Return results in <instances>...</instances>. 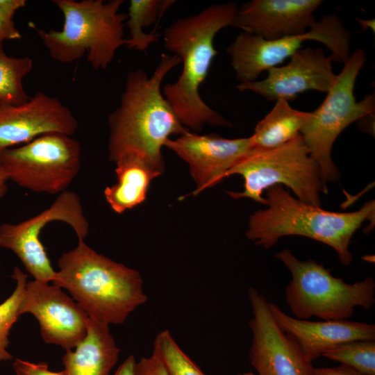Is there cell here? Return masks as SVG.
<instances>
[{
  "label": "cell",
  "mask_w": 375,
  "mask_h": 375,
  "mask_svg": "<svg viewBox=\"0 0 375 375\" xmlns=\"http://www.w3.org/2000/svg\"><path fill=\"white\" fill-rule=\"evenodd\" d=\"M180 64L178 56L163 53L151 76L142 69L127 74L119 106L108 115L110 160L132 158L160 174L163 171L161 149L166 140L190 131L161 91L164 78Z\"/></svg>",
  "instance_id": "1"
},
{
  "label": "cell",
  "mask_w": 375,
  "mask_h": 375,
  "mask_svg": "<svg viewBox=\"0 0 375 375\" xmlns=\"http://www.w3.org/2000/svg\"><path fill=\"white\" fill-rule=\"evenodd\" d=\"M239 6L234 2L211 5L200 12L176 19L164 31L165 47L183 65L177 81L162 88L164 97L182 125L200 131L205 125L231 127L232 123L208 106L199 88L217 54L213 41L222 28L234 26Z\"/></svg>",
  "instance_id": "2"
},
{
  "label": "cell",
  "mask_w": 375,
  "mask_h": 375,
  "mask_svg": "<svg viewBox=\"0 0 375 375\" xmlns=\"http://www.w3.org/2000/svg\"><path fill=\"white\" fill-rule=\"evenodd\" d=\"M52 283L65 289L89 318L122 324L148 300L140 272L78 240L57 261Z\"/></svg>",
  "instance_id": "3"
},
{
  "label": "cell",
  "mask_w": 375,
  "mask_h": 375,
  "mask_svg": "<svg viewBox=\"0 0 375 375\" xmlns=\"http://www.w3.org/2000/svg\"><path fill=\"white\" fill-rule=\"evenodd\" d=\"M265 199L267 208L250 216L246 232L249 240L268 249L281 237L309 238L333 248L345 266L353 259L349 244L353 234L365 221L374 217V200L356 211L333 212L294 197L281 185L267 189Z\"/></svg>",
  "instance_id": "4"
},
{
  "label": "cell",
  "mask_w": 375,
  "mask_h": 375,
  "mask_svg": "<svg viewBox=\"0 0 375 375\" xmlns=\"http://www.w3.org/2000/svg\"><path fill=\"white\" fill-rule=\"evenodd\" d=\"M62 12L61 30L31 25L50 56L70 63L86 55L93 69H106L117 49L126 45L124 28L128 15L119 12L124 0H53Z\"/></svg>",
  "instance_id": "5"
},
{
  "label": "cell",
  "mask_w": 375,
  "mask_h": 375,
  "mask_svg": "<svg viewBox=\"0 0 375 375\" xmlns=\"http://www.w3.org/2000/svg\"><path fill=\"white\" fill-rule=\"evenodd\" d=\"M290 272L285 288L286 301L296 318L317 317L322 320H344L356 307L370 309L375 303V282L372 276L354 283L331 274L314 260H301L290 249L276 253Z\"/></svg>",
  "instance_id": "6"
},
{
  "label": "cell",
  "mask_w": 375,
  "mask_h": 375,
  "mask_svg": "<svg viewBox=\"0 0 375 375\" xmlns=\"http://www.w3.org/2000/svg\"><path fill=\"white\" fill-rule=\"evenodd\" d=\"M233 174L243 177L244 188L228 194L233 199L249 198L263 205L264 191L275 185H284L298 199L317 207H322L320 193H328L319 165L310 156L300 133L274 149H253L232 166L225 178Z\"/></svg>",
  "instance_id": "7"
},
{
  "label": "cell",
  "mask_w": 375,
  "mask_h": 375,
  "mask_svg": "<svg viewBox=\"0 0 375 375\" xmlns=\"http://www.w3.org/2000/svg\"><path fill=\"white\" fill-rule=\"evenodd\" d=\"M366 61L362 49L351 54L325 99L311 112L300 131L310 156L319 165L322 181L326 186L328 182H337L340 176L331 158L335 140L351 123L374 114V94L357 101L353 93L356 78Z\"/></svg>",
  "instance_id": "8"
},
{
  "label": "cell",
  "mask_w": 375,
  "mask_h": 375,
  "mask_svg": "<svg viewBox=\"0 0 375 375\" xmlns=\"http://www.w3.org/2000/svg\"><path fill=\"white\" fill-rule=\"evenodd\" d=\"M0 165L19 186L36 193L60 194L67 190L81 166V147L73 136L47 133L8 149Z\"/></svg>",
  "instance_id": "9"
},
{
  "label": "cell",
  "mask_w": 375,
  "mask_h": 375,
  "mask_svg": "<svg viewBox=\"0 0 375 375\" xmlns=\"http://www.w3.org/2000/svg\"><path fill=\"white\" fill-rule=\"evenodd\" d=\"M350 34L341 19L326 15L306 33L276 40L241 32L227 47L231 65L240 83L256 81L264 71L278 67L301 49L306 40L324 44L331 52L333 61L345 63L351 56Z\"/></svg>",
  "instance_id": "10"
},
{
  "label": "cell",
  "mask_w": 375,
  "mask_h": 375,
  "mask_svg": "<svg viewBox=\"0 0 375 375\" xmlns=\"http://www.w3.org/2000/svg\"><path fill=\"white\" fill-rule=\"evenodd\" d=\"M62 222L75 232L78 240H85L89 223L84 215L81 198L75 192L59 194L47 209L17 224L0 225V247L12 251L34 280L52 283L56 271L51 266L40 234L50 222Z\"/></svg>",
  "instance_id": "11"
},
{
  "label": "cell",
  "mask_w": 375,
  "mask_h": 375,
  "mask_svg": "<svg viewBox=\"0 0 375 375\" xmlns=\"http://www.w3.org/2000/svg\"><path fill=\"white\" fill-rule=\"evenodd\" d=\"M248 297L252 310L249 358L257 375H315L312 363L272 317L265 297L250 287Z\"/></svg>",
  "instance_id": "12"
},
{
  "label": "cell",
  "mask_w": 375,
  "mask_h": 375,
  "mask_svg": "<svg viewBox=\"0 0 375 375\" xmlns=\"http://www.w3.org/2000/svg\"><path fill=\"white\" fill-rule=\"evenodd\" d=\"M33 315L45 343L65 351L73 349L85 338L88 316L60 287L36 280L28 281L19 314Z\"/></svg>",
  "instance_id": "13"
},
{
  "label": "cell",
  "mask_w": 375,
  "mask_h": 375,
  "mask_svg": "<svg viewBox=\"0 0 375 375\" xmlns=\"http://www.w3.org/2000/svg\"><path fill=\"white\" fill-rule=\"evenodd\" d=\"M290 58L287 65L268 69L265 78L239 83L235 88L253 92L269 101H289L307 90L327 93L335 84L338 74L333 69L332 57L326 56L323 49H301Z\"/></svg>",
  "instance_id": "14"
},
{
  "label": "cell",
  "mask_w": 375,
  "mask_h": 375,
  "mask_svg": "<svg viewBox=\"0 0 375 375\" xmlns=\"http://www.w3.org/2000/svg\"><path fill=\"white\" fill-rule=\"evenodd\" d=\"M77 128V119L68 107L38 92L26 103L0 109V154L47 133L73 136Z\"/></svg>",
  "instance_id": "15"
},
{
  "label": "cell",
  "mask_w": 375,
  "mask_h": 375,
  "mask_svg": "<svg viewBox=\"0 0 375 375\" xmlns=\"http://www.w3.org/2000/svg\"><path fill=\"white\" fill-rule=\"evenodd\" d=\"M189 164L197 185L194 194L214 186L240 159L253 150L251 137L228 139L188 131L164 144Z\"/></svg>",
  "instance_id": "16"
},
{
  "label": "cell",
  "mask_w": 375,
  "mask_h": 375,
  "mask_svg": "<svg viewBox=\"0 0 375 375\" xmlns=\"http://www.w3.org/2000/svg\"><path fill=\"white\" fill-rule=\"evenodd\" d=\"M321 0H252L238 8L234 26L266 40L302 35L317 23Z\"/></svg>",
  "instance_id": "17"
},
{
  "label": "cell",
  "mask_w": 375,
  "mask_h": 375,
  "mask_svg": "<svg viewBox=\"0 0 375 375\" xmlns=\"http://www.w3.org/2000/svg\"><path fill=\"white\" fill-rule=\"evenodd\" d=\"M268 306L276 324L295 340L311 362L346 342L375 340L374 324L347 319L310 322L289 316L274 303L268 302Z\"/></svg>",
  "instance_id": "18"
},
{
  "label": "cell",
  "mask_w": 375,
  "mask_h": 375,
  "mask_svg": "<svg viewBox=\"0 0 375 375\" xmlns=\"http://www.w3.org/2000/svg\"><path fill=\"white\" fill-rule=\"evenodd\" d=\"M85 338L62 358L65 375H112L121 349L109 325L88 318Z\"/></svg>",
  "instance_id": "19"
},
{
  "label": "cell",
  "mask_w": 375,
  "mask_h": 375,
  "mask_svg": "<svg viewBox=\"0 0 375 375\" xmlns=\"http://www.w3.org/2000/svg\"><path fill=\"white\" fill-rule=\"evenodd\" d=\"M116 165L117 182L106 188L103 194L110 208L121 214L144 201L151 181L160 173L132 158L121 160Z\"/></svg>",
  "instance_id": "20"
},
{
  "label": "cell",
  "mask_w": 375,
  "mask_h": 375,
  "mask_svg": "<svg viewBox=\"0 0 375 375\" xmlns=\"http://www.w3.org/2000/svg\"><path fill=\"white\" fill-rule=\"evenodd\" d=\"M288 101L284 99H277L271 111L258 122L250 136L253 149L276 148L300 133L311 112L294 109Z\"/></svg>",
  "instance_id": "21"
},
{
  "label": "cell",
  "mask_w": 375,
  "mask_h": 375,
  "mask_svg": "<svg viewBox=\"0 0 375 375\" xmlns=\"http://www.w3.org/2000/svg\"><path fill=\"white\" fill-rule=\"evenodd\" d=\"M172 0H131L129 3L126 25L129 37L126 47L128 49L147 52L156 42V32L165 12L175 3Z\"/></svg>",
  "instance_id": "22"
},
{
  "label": "cell",
  "mask_w": 375,
  "mask_h": 375,
  "mask_svg": "<svg viewBox=\"0 0 375 375\" xmlns=\"http://www.w3.org/2000/svg\"><path fill=\"white\" fill-rule=\"evenodd\" d=\"M33 62L28 56H9L0 44V109L27 102L23 79L33 69Z\"/></svg>",
  "instance_id": "23"
},
{
  "label": "cell",
  "mask_w": 375,
  "mask_h": 375,
  "mask_svg": "<svg viewBox=\"0 0 375 375\" xmlns=\"http://www.w3.org/2000/svg\"><path fill=\"white\" fill-rule=\"evenodd\" d=\"M153 353L160 358L168 375H206L168 330L161 331L156 335Z\"/></svg>",
  "instance_id": "24"
},
{
  "label": "cell",
  "mask_w": 375,
  "mask_h": 375,
  "mask_svg": "<svg viewBox=\"0 0 375 375\" xmlns=\"http://www.w3.org/2000/svg\"><path fill=\"white\" fill-rule=\"evenodd\" d=\"M12 278L16 285L12 294L0 303V361L12 359V355L8 350L9 334L14 324L20 317L19 310L25 288L28 282L27 274L19 267H15Z\"/></svg>",
  "instance_id": "25"
},
{
  "label": "cell",
  "mask_w": 375,
  "mask_h": 375,
  "mask_svg": "<svg viewBox=\"0 0 375 375\" xmlns=\"http://www.w3.org/2000/svg\"><path fill=\"white\" fill-rule=\"evenodd\" d=\"M322 356L362 374L375 375V340L346 342Z\"/></svg>",
  "instance_id": "26"
},
{
  "label": "cell",
  "mask_w": 375,
  "mask_h": 375,
  "mask_svg": "<svg viewBox=\"0 0 375 375\" xmlns=\"http://www.w3.org/2000/svg\"><path fill=\"white\" fill-rule=\"evenodd\" d=\"M12 369L17 375H65L63 371L50 370L46 362L35 363L20 358L14 360Z\"/></svg>",
  "instance_id": "27"
},
{
  "label": "cell",
  "mask_w": 375,
  "mask_h": 375,
  "mask_svg": "<svg viewBox=\"0 0 375 375\" xmlns=\"http://www.w3.org/2000/svg\"><path fill=\"white\" fill-rule=\"evenodd\" d=\"M134 375H168L160 360L153 353L136 361Z\"/></svg>",
  "instance_id": "28"
},
{
  "label": "cell",
  "mask_w": 375,
  "mask_h": 375,
  "mask_svg": "<svg viewBox=\"0 0 375 375\" xmlns=\"http://www.w3.org/2000/svg\"><path fill=\"white\" fill-rule=\"evenodd\" d=\"M22 38L13 20L8 19L0 11V44L7 40H19Z\"/></svg>",
  "instance_id": "29"
},
{
  "label": "cell",
  "mask_w": 375,
  "mask_h": 375,
  "mask_svg": "<svg viewBox=\"0 0 375 375\" xmlns=\"http://www.w3.org/2000/svg\"><path fill=\"white\" fill-rule=\"evenodd\" d=\"M25 0H0V11L8 19L13 20V17L19 9L25 6Z\"/></svg>",
  "instance_id": "30"
},
{
  "label": "cell",
  "mask_w": 375,
  "mask_h": 375,
  "mask_svg": "<svg viewBox=\"0 0 375 375\" xmlns=\"http://www.w3.org/2000/svg\"><path fill=\"white\" fill-rule=\"evenodd\" d=\"M315 375H365L355 369L340 365L336 367H319L315 368Z\"/></svg>",
  "instance_id": "31"
},
{
  "label": "cell",
  "mask_w": 375,
  "mask_h": 375,
  "mask_svg": "<svg viewBox=\"0 0 375 375\" xmlns=\"http://www.w3.org/2000/svg\"><path fill=\"white\" fill-rule=\"evenodd\" d=\"M136 361L134 356H128L117 367L112 375H134Z\"/></svg>",
  "instance_id": "32"
},
{
  "label": "cell",
  "mask_w": 375,
  "mask_h": 375,
  "mask_svg": "<svg viewBox=\"0 0 375 375\" xmlns=\"http://www.w3.org/2000/svg\"><path fill=\"white\" fill-rule=\"evenodd\" d=\"M8 181L7 174L0 165V201L7 192Z\"/></svg>",
  "instance_id": "33"
},
{
  "label": "cell",
  "mask_w": 375,
  "mask_h": 375,
  "mask_svg": "<svg viewBox=\"0 0 375 375\" xmlns=\"http://www.w3.org/2000/svg\"><path fill=\"white\" fill-rule=\"evenodd\" d=\"M358 22L360 24V26L362 28V30L369 28L374 32V19H357Z\"/></svg>",
  "instance_id": "34"
},
{
  "label": "cell",
  "mask_w": 375,
  "mask_h": 375,
  "mask_svg": "<svg viewBox=\"0 0 375 375\" xmlns=\"http://www.w3.org/2000/svg\"><path fill=\"white\" fill-rule=\"evenodd\" d=\"M237 375H257V374H255L254 373L251 372H247L238 373Z\"/></svg>",
  "instance_id": "35"
}]
</instances>
